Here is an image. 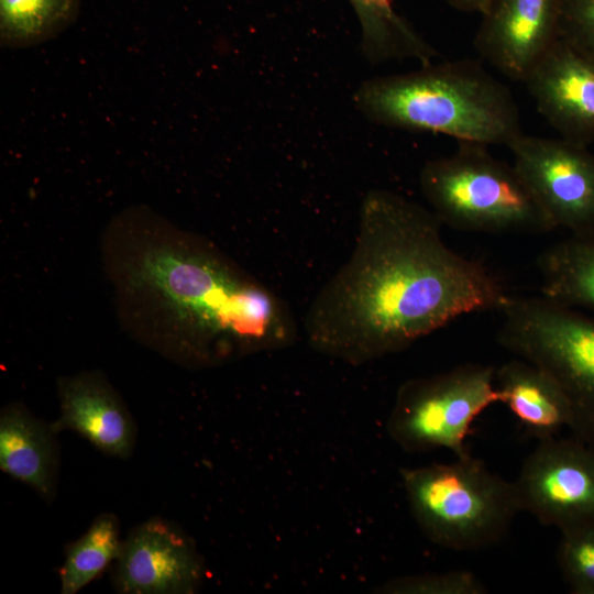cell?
Listing matches in <instances>:
<instances>
[{
  "instance_id": "obj_1",
  "label": "cell",
  "mask_w": 594,
  "mask_h": 594,
  "mask_svg": "<svg viewBox=\"0 0 594 594\" xmlns=\"http://www.w3.org/2000/svg\"><path fill=\"white\" fill-rule=\"evenodd\" d=\"M431 209L386 189L364 196L354 248L304 320L310 346L351 365L400 352L509 296L481 263L443 241Z\"/></svg>"
},
{
  "instance_id": "obj_2",
  "label": "cell",
  "mask_w": 594,
  "mask_h": 594,
  "mask_svg": "<svg viewBox=\"0 0 594 594\" xmlns=\"http://www.w3.org/2000/svg\"><path fill=\"white\" fill-rule=\"evenodd\" d=\"M135 279L182 324L179 351L189 363L216 365L295 341L297 327L282 300L207 248H154L142 257Z\"/></svg>"
},
{
  "instance_id": "obj_3",
  "label": "cell",
  "mask_w": 594,
  "mask_h": 594,
  "mask_svg": "<svg viewBox=\"0 0 594 594\" xmlns=\"http://www.w3.org/2000/svg\"><path fill=\"white\" fill-rule=\"evenodd\" d=\"M353 101L376 124L443 134L458 142L508 146L522 134L510 90L472 59L367 79Z\"/></svg>"
},
{
  "instance_id": "obj_4",
  "label": "cell",
  "mask_w": 594,
  "mask_h": 594,
  "mask_svg": "<svg viewBox=\"0 0 594 594\" xmlns=\"http://www.w3.org/2000/svg\"><path fill=\"white\" fill-rule=\"evenodd\" d=\"M410 513L429 541L471 551L499 542L521 512L514 482L471 454L400 471Z\"/></svg>"
},
{
  "instance_id": "obj_5",
  "label": "cell",
  "mask_w": 594,
  "mask_h": 594,
  "mask_svg": "<svg viewBox=\"0 0 594 594\" xmlns=\"http://www.w3.org/2000/svg\"><path fill=\"white\" fill-rule=\"evenodd\" d=\"M419 185L442 224L471 232L542 233L550 218L516 167L488 146L459 142L448 156L427 162Z\"/></svg>"
},
{
  "instance_id": "obj_6",
  "label": "cell",
  "mask_w": 594,
  "mask_h": 594,
  "mask_svg": "<svg viewBox=\"0 0 594 594\" xmlns=\"http://www.w3.org/2000/svg\"><path fill=\"white\" fill-rule=\"evenodd\" d=\"M499 311L497 342L558 383L571 435L594 448V319L544 296H509Z\"/></svg>"
},
{
  "instance_id": "obj_7",
  "label": "cell",
  "mask_w": 594,
  "mask_h": 594,
  "mask_svg": "<svg viewBox=\"0 0 594 594\" xmlns=\"http://www.w3.org/2000/svg\"><path fill=\"white\" fill-rule=\"evenodd\" d=\"M497 402L495 367L463 364L402 384L387 432L407 452L447 449L457 458L465 457L470 454L465 440L472 422Z\"/></svg>"
},
{
  "instance_id": "obj_8",
  "label": "cell",
  "mask_w": 594,
  "mask_h": 594,
  "mask_svg": "<svg viewBox=\"0 0 594 594\" xmlns=\"http://www.w3.org/2000/svg\"><path fill=\"white\" fill-rule=\"evenodd\" d=\"M521 512L561 534L594 526V448L551 437L525 459L514 481Z\"/></svg>"
},
{
  "instance_id": "obj_9",
  "label": "cell",
  "mask_w": 594,
  "mask_h": 594,
  "mask_svg": "<svg viewBox=\"0 0 594 594\" xmlns=\"http://www.w3.org/2000/svg\"><path fill=\"white\" fill-rule=\"evenodd\" d=\"M507 147L554 228L594 238V154L587 146L522 133Z\"/></svg>"
},
{
  "instance_id": "obj_10",
  "label": "cell",
  "mask_w": 594,
  "mask_h": 594,
  "mask_svg": "<svg viewBox=\"0 0 594 594\" xmlns=\"http://www.w3.org/2000/svg\"><path fill=\"white\" fill-rule=\"evenodd\" d=\"M204 576L194 540L175 524L152 517L123 540L113 585L120 594H193Z\"/></svg>"
},
{
  "instance_id": "obj_11",
  "label": "cell",
  "mask_w": 594,
  "mask_h": 594,
  "mask_svg": "<svg viewBox=\"0 0 594 594\" xmlns=\"http://www.w3.org/2000/svg\"><path fill=\"white\" fill-rule=\"evenodd\" d=\"M561 0H493L481 14L473 44L505 77L524 81L559 40Z\"/></svg>"
},
{
  "instance_id": "obj_12",
  "label": "cell",
  "mask_w": 594,
  "mask_h": 594,
  "mask_svg": "<svg viewBox=\"0 0 594 594\" xmlns=\"http://www.w3.org/2000/svg\"><path fill=\"white\" fill-rule=\"evenodd\" d=\"M522 84L561 139L583 146L594 141L593 59L558 40Z\"/></svg>"
},
{
  "instance_id": "obj_13",
  "label": "cell",
  "mask_w": 594,
  "mask_h": 594,
  "mask_svg": "<svg viewBox=\"0 0 594 594\" xmlns=\"http://www.w3.org/2000/svg\"><path fill=\"white\" fill-rule=\"evenodd\" d=\"M58 394L59 417L51 422L56 433L72 430L107 455H131L136 439L135 421L103 377L82 373L63 378Z\"/></svg>"
},
{
  "instance_id": "obj_14",
  "label": "cell",
  "mask_w": 594,
  "mask_h": 594,
  "mask_svg": "<svg viewBox=\"0 0 594 594\" xmlns=\"http://www.w3.org/2000/svg\"><path fill=\"white\" fill-rule=\"evenodd\" d=\"M51 424L24 406L11 404L0 413V470L52 502L56 493L59 452Z\"/></svg>"
},
{
  "instance_id": "obj_15",
  "label": "cell",
  "mask_w": 594,
  "mask_h": 594,
  "mask_svg": "<svg viewBox=\"0 0 594 594\" xmlns=\"http://www.w3.org/2000/svg\"><path fill=\"white\" fill-rule=\"evenodd\" d=\"M495 385L499 402L538 441L569 428L571 410L565 394L536 365L519 358L508 361L495 369Z\"/></svg>"
},
{
  "instance_id": "obj_16",
  "label": "cell",
  "mask_w": 594,
  "mask_h": 594,
  "mask_svg": "<svg viewBox=\"0 0 594 594\" xmlns=\"http://www.w3.org/2000/svg\"><path fill=\"white\" fill-rule=\"evenodd\" d=\"M361 26V50L365 58L378 64L415 59L433 62L438 52L394 8V0H349Z\"/></svg>"
},
{
  "instance_id": "obj_17",
  "label": "cell",
  "mask_w": 594,
  "mask_h": 594,
  "mask_svg": "<svg viewBox=\"0 0 594 594\" xmlns=\"http://www.w3.org/2000/svg\"><path fill=\"white\" fill-rule=\"evenodd\" d=\"M544 297L575 308L594 309V238L571 237L538 258Z\"/></svg>"
},
{
  "instance_id": "obj_18",
  "label": "cell",
  "mask_w": 594,
  "mask_h": 594,
  "mask_svg": "<svg viewBox=\"0 0 594 594\" xmlns=\"http://www.w3.org/2000/svg\"><path fill=\"white\" fill-rule=\"evenodd\" d=\"M80 12V0H0V44L25 48L56 37Z\"/></svg>"
},
{
  "instance_id": "obj_19",
  "label": "cell",
  "mask_w": 594,
  "mask_h": 594,
  "mask_svg": "<svg viewBox=\"0 0 594 594\" xmlns=\"http://www.w3.org/2000/svg\"><path fill=\"white\" fill-rule=\"evenodd\" d=\"M122 544L118 517L112 513L98 515L86 532L65 548L61 593L76 594L96 580L119 558Z\"/></svg>"
},
{
  "instance_id": "obj_20",
  "label": "cell",
  "mask_w": 594,
  "mask_h": 594,
  "mask_svg": "<svg viewBox=\"0 0 594 594\" xmlns=\"http://www.w3.org/2000/svg\"><path fill=\"white\" fill-rule=\"evenodd\" d=\"M558 565L573 594H594V526L561 534Z\"/></svg>"
},
{
  "instance_id": "obj_21",
  "label": "cell",
  "mask_w": 594,
  "mask_h": 594,
  "mask_svg": "<svg viewBox=\"0 0 594 594\" xmlns=\"http://www.w3.org/2000/svg\"><path fill=\"white\" fill-rule=\"evenodd\" d=\"M385 594H484L485 584L465 570L404 575L377 588Z\"/></svg>"
},
{
  "instance_id": "obj_22",
  "label": "cell",
  "mask_w": 594,
  "mask_h": 594,
  "mask_svg": "<svg viewBox=\"0 0 594 594\" xmlns=\"http://www.w3.org/2000/svg\"><path fill=\"white\" fill-rule=\"evenodd\" d=\"M559 40L594 61V0H561Z\"/></svg>"
},
{
  "instance_id": "obj_23",
  "label": "cell",
  "mask_w": 594,
  "mask_h": 594,
  "mask_svg": "<svg viewBox=\"0 0 594 594\" xmlns=\"http://www.w3.org/2000/svg\"><path fill=\"white\" fill-rule=\"evenodd\" d=\"M493 0H446V2L461 12L483 14Z\"/></svg>"
}]
</instances>
